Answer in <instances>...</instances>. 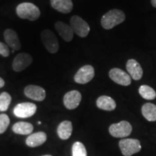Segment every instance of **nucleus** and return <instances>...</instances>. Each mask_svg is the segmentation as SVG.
Instances as JSON below:
<instances>
[{"instance_id": "nucleus-1", "label": "nucleus", "mask_w": 156, "mask_h": 156, "mask_svg": "<svg viewBox=\"0 0 156 156\" xmlns=\"http://www.w3.org/2000/svg\"><path fill=\"white\" fill-rule=\"evenodd\" d=\"M125 14L120 9H114L106 12L101 18V25L104 29L110 30L119 25L125 20Z\"/></svg>"}, {"instance_id": "nucleus-2", "label": "nucleus", "mask_w": 156, "mask_h": 156, "mask_svg": "<svg viewBox=\"0 0 156 156\" xmlns=\"http://www.w3.org/2000/svg\"><path fill=\"white\" fill-rule=\"evenodd\" d=\"M17 15L21 19L35 21L40 17L41 11L36 5L30 2H23L16 7Z\"/></svg>"}, {"instance_id": "nucleus-3", "label": "nucleus", "mask_w": 156, "mask_h": 156, "mask_svg": "<svg viewBox=\"0 0 156 156\" xmlns=\"http://www.w3.org/2000/svg\"><path fill=\"white\" fill-rule=\"evenodd\" d=\"M41 38L44 47L51 54H55L59 48L58 39L55 34L49 29L44 30L41 34Z\"/></svg>"}, {"instance_id": "nucleus-4", "label": "nucleus", "mask_w": 156, "mask_h": 156, "mask_svg": "<svg viewBox=\"0 0 156 156\" xmlns=\"http://www.w3.org/2000/svg\"><path fill=\"white\" fill-rule=\"evenodd\" d=\"M70 27L73 29L74 34H76L81 38L86 37L90 33L89 25L85 20L77 15H74L70 20Z\"/></svg>"}, {"instance_id": "nucleus-5", "label": "nucleus", "mask_w": 156, "mask_h": 156, "mask_svg": "<svg viewBox=\"0 0 156 156\" xmlns=\"http://www.w3.org/2000/svg\"><path fill=\"white\" fill-rule=\"evenodd\" d=\"M121 151L124 156H131L141 150L140 142L135 139H123L119 142Z\"/></svg>"}, {"instance_id": "nucleus-6", "label": "nucleus", "mask_w": 156, "mask_h": 156, "mask_svg": "<svg viewBox=\"0 0 156 156\" xmlns=\"http://www.w3.org/2000/svg\"><path fill=\"white\" fill-rule=\"evenodd\" d=\"M132 125L126 121H122L109 126V132L114 137H125L131 134Z\"/></svg>"}, {"instance_id": "nucleus-7", "label": "nucleus", "mask_w": 156, "mask_h": 156, "mask_svg": "<svg viewBox=\"0 0 156 156\" xmlns=\"http://www.w3.org/2000/svg\"><path fill=\"white\" fill-rule=\"evenodd\" d=\"M37 106L33 103L25 102L17 104L14 108L13 112L14 114L18 118H29L34 116L36 112Z\"/></svg>"}, {"instance_id": "nucleus-8", "label": "nucleus", "mask_w": 156, "mask_h": 156, "mask_svg": "<svg viewBox=\"0 0 156 156\" xmlns=\"http://www.w3.org/2000/svg\"><path fill=\"white\" fill-rule=\"evenodd\" d=\"M95 76V70L91 65L82 67L75 74L74 80L78 84H86L93 80Z\"/></svg>"}, {"instance_id": "nucleus-9", "label": "nucleus", "mask_w": 156, "mask_h": 156, "mask_svg": "<svg viewBox=\"0 0 156 156\" xmlns=\"http://www.w3.org/2000/svg\"><path fill=\"white\" fill-rule=\"evenodd\" d=\"M33 57L27 53L18 54L15 56L12 62V69L15 72L23 71L32 64Z\"/></svg>"}, {"instance_id": "nucleus-10", "label": "nucleus", "mask_w": 156, "mask_h": 156, "mask_svg": "<svg viewBox=\"0 0 156 156\" xmlns=\"http://www.w3.org/2000/svg\"><path fill=\"white\" fill-rule=\"evenodd\" d=\"M108 75L114 83L123 86H128L132 83V78L129 75L119 68H113L110 70Z\"/></svg>"}, {"instance_id": "nucleus-11", "label": "nucleus", "mask_w": 156, "mask_h": 156, "mask_svg": "<svg viewBox=\"0 0 156 156\" xmlns=\"http://www.w3.org/2000/svg\"><path fill=\"white\" fill-rule=\"evenodd\" d=\"M24 94L29 98L36 101H42L46 98V90L42 87L35 85H29L24 89Z\"/></svg>"}, {"instance_id": "nucleus-12", "label": "nucleus", "mask_w": 156, "mask_h": 156, "mask_svg": "<svg viewBox=\"0 0 156 156\" xmlns=\"http://www.w3.org/2000/svg\"><path fill=\"white\" fill-rule=\"evenodd\" d=\"M82 100L81 93L77 90H71L64 95L63 102L67 109L73 110L79 106Z\"/></svg>"}, {"instance_id": "nucleus-13", "label": "nucleus", "mask_w": 156, "mask_h": 156, "mask_svg": "<svg viewBox=\"0 0 156 156\" xmlns=\"http://www.w3.org/2000/svg\"><path fill=\"white\" fill-rule=\"evenodd\" d=\"M4 38L7 44L13 51H18L21 48V43L20 41L18 35L14 30L8 28L4 32Z\"/></svg>"}, {"instance_id": "nucleus-14", "label": "nucleus", "mask_w": 156, "mask_h": 156, "mask_svg": "<svg viewBox=\"0 0 156 156\" xmlns=\"http://www.w3.org/2000/svg\"><path fill=\"white\" fill-rule=\"evenodd\" d=\"M126 69L130 77L134 80H140L143 75V70L138 62L129 59L126 62Z\"/></svg>"}, {"instance_id": "nucleus-15", "label": "nucleus", "mask_w": 156, "mask_h": 156, "mask_svg": "<svg viewBox=\"0 0 156 156\" xmlns=\"http://www.w3.org/2000/svg\"><path fill=\"white\" fill-rule=\"evenodd\" d=\"M56 30L59 34V36L63 38L65 41L70 42L73 40L74 36V32L69 25L64 23L62 21H57L54 25Z\"/></svg>"}, {"instance_id": "nucleus-16", "label": "nucleus", "mask_w": 156, "mask_h": 156, "mask_svg": "<svg viewBox=\"0 0 156 156\" xmlns=\"http://www.w3.org/2000/svg\"><path fill=\"white\" fill-rule=\"evenodd\" d=\"M51 5L56 11L64 14L71 12L73 9L72 0H51Z\"/></svg>"}, {"instance_id": "nucleus-17", "label": "nucleus", "mask_w": 156, "mask_h": 156, "mask_svg": "<svg viewBox=\"0 0 156 156\" xmlns=\"http://www.w3.org/2000/svg\"><path fill=\"white\" fill-rule=\"evenodd\" d=\"M47 140V135L44 132L31 134L26 139V145L31 147H36L43 145Z\"/></svg>"}, {"instance_id": "nucleus-18", "label": "nucleus", "mask_w": 156, "mask_h": 156, "mask_svg": "<svg viewBox=\"0 0 156 156\" xmlns=\"http://www.w3.org/2000/svg\"><path fill=\"white\" fill-rule=\"evenodd\" d=\"M96 105L98 108L104 111H113L116 108V102L112 98L107 96V95H102L97 99Z\"/></svg>"}, {"instance_id": "nucleus-19", "label": "nucleus", "mask_w": 156, "mask_h": 156, "mask_svg": "<svg viewBox=\"0 0 156 156\" xmlns=\"http://www.w3.org/2000/svg\"><path fill=\"white\" fill-rule=\"evenodd\" d=\"M72 132H73V124L69 121H64L58 126L57 134L60 139H69Z\"/></svg>"}, {"instance_id": "nucleus-20", "label": "nucleus", "mask_w": 156, "mask_h": 156, "mask_svg": "<svg viewBox=\"0 0 156 156\" xmlns=\"http://www.w3.org/2000/svg\"><path fill=\"white\" fill-rule=\"evenodd\" d=\"M34 130V126L28 122H19L15 123L12 126V131L15 133L23 135L30 134Z\"/></svg>"}, {"instance_id": "nucleus-21", "label": "nucleus", "mask_w": 156, "mask_h": 156, "mask_svg": "<svg viewBox=\"0 0 156 156\" xmlns=\"http://www.w3.org/2000/svg\"><path fill=\"white\" fill-rule=\"evenodd\" d=\"M142 114L149 122L156 121V106L153 103H147L142 107Z\"/></svg>"}, {"instance_id": "nucleus-22", "label": "nucleus", "mask_w": 156, "mask_h": 156, "mask_svg": "<svg viewBox=\"0 0 156 156\" xmlns=\"http://www.w3.org/2000/svg\"><path fill=\"white\" fill-rule=\"evenodd\" d=\"M139 93L146 100H153L156 98V92L154 90V89L146 85H143L140 87Z\"/></svg>"}, {"instance_id": "nucleus-23", "label": "nucleus", "mask_w": 156, "mask_h": 156, "mask_svg": "<svg viewBox=\"0 0 156 156\" xmlns=\"http://www.w3.org/2000/svg\"><path fill=\"white\" fill-rule=\"evenodd\" d=\"M11 101V95L8 93H2L1 95H0V112H6L9 108Z\"/></svg>"}, {"instance_id": "nucleus-24", "label": "nucleus", "mask_w": 156, "mask_h": 156, "mask_svg": "<svg viewBox=\"0 0 156 156\" xmlns=\"http://www.w3.org/2000/svg\"><path fill=\"white\" fill-rule=\"evenodd\" d=\"M73 156H87L85 147L80 142H76L73 145Z\"/></svg>"}, {"instance_id": "nucleus-25", "label": "nucleus", "mask_w": 156, "mask_h": 156, "mask_svg": "<svg viewBox=\"0 0 156 156\" xmlns=\"http://www.w3.org/2000/svg\"><path fill=\"white\" fill-rule=\"evenodd\" d=\"M9 124V118L7 114H0V134H2L7 130Z\"/></svg>"}, {"instance_id": "nucleus-26", "label": "nucleus", "mask_w": 156, "mask_h": 156, "mask_svg": "<svg viewBox=\"0 0 156 156\" xmlns=\"http://www.w3.org/2000/svg\"><path fill=\"white\" fill-rule=\"evenodd\" d=\"M0 55L4 57H7L9 55V49L7 44L0 42Z\"/></svg>"}, {"instance_id": "nucleus-27", "label": "nucleus", "mask_w": 156, "mask_h": 156, "mask_svg": "<svg viewBox=\"0 0 156 156\" xmlns=\"http://www.w3.org/2000/svg\"><path fill=\"white\" fill-rule=\"evenodd\" d=\"M5 80H4L2 78L0 77V88L3 87L4 86H5Z\"/></svg>"}, {"instance_id": "nucleus-28", "label": "nucleus", "mask_w": 156, "mask_h": 156, "mask_svg": "<svg viewBox=\"0 0 156 156\" xmlns=\"http://www.w3.org/2000/svg\"><path fill=\"white\" fill-rule=\"evenodd\" d=\"M151 4L154 7L156 8V0H151Z\"/></svg>"}, {"instance_id": "nucleus-29", "label": "nucleus", "mask_w": 156, "mask_h": 156, "mask_svg": "<svg viewBox=\"0 0 156 156\" xmlns=\"http://www.w3.org/2000/svg\"><path fill=\"white\" fill-rule=\"evenodd\" d=\"M42 156H52V155H42Z\"/></svg>"}, {"instance_id": "nucleus-30", "label": "nucleus", "mask_w": 156, "mask_h": 156, "mask_svg": "<svg viewBox=\"0 0 156 156\" xmlns=\"http://www.w3.org/2000/svg\"><path fill=\"white\" fill-rule=\"evenodd\" d=\"M38 124H41V122H38Z\"/></svg>"}]
</instances>
